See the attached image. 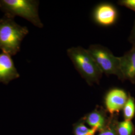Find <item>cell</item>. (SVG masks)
<instances>
[{"instance_id": "6da1fadb", "label": "cell", "mask_w": 135, "mask_h": 135, "mask_svg": "<svg viewBox=\"0 0 135 135\" xmlns=\"http://www.w3.org/2000/svg\"><path fill=\"white\" fill-rule=\"evenodd\" d=\"M28 33L26 27L18 24L14 18L5 15L0 19V49L4 53L14 56L20 51L21 42Z\"/></svg>"}, {"instance_id": "7a4b0ae2", "label": "cell", "mask_w": 135, "mask_h": 135, "mask_svg": "<svg viewBox=\"0 0 135 135\" xmlns=\"http://www.w3.org/2000/svg\"><path fill=\"white\" fill-rule=\"evenodd\" d=\"M68 56L74 67L88 85L99 84L103 73L87 50L81 47L68 49Z\"/></svg>"}, {"instance_id": "3957f363", "label": "cell", "mask_w": 135, "mask_h": 135, "mask_svg": "<svg viewBox=\"0 0 135 135\" xmlns=\"http://www.w3.org/2000/svg\"><path fill=\"white\" fill-rule=\"evenodd\" d=\"M39 4V1L34 0H0V9L5 15L21 17L41 28L43 24L38 14Z\"/></svg>"}, {"instance_id": "277c9868", "label": "cell", "mask_w": 135, "mask_h": 135, "mask_svg": "<svg viewBox=\"0 0 135 135\" xmlns=\"http://www.w3.org/2000/svg\"><path fill=\"white\" fill-rule=\"evenodd\" d=\"M103 74L114 75L123 81L120 57H117L106 47L100 45H91L87 50Z\"/></svg>"}, {"instance_id": "5b68a950", "label": "cell", "mask_w": 135, "mask_h": 135, "mask_svg": "<svg viewBox=\"0 0 135 135\" xmlns=\"http://www.w3.org/2000/svg\"><path fill=\"white\" fill-rule=\"evenodd\" d=\"M118 11L114 5L103 3L97 5L93 12V19L97 24L110 27L115 24L118 19Z\"/></svg>"}, {"instance_id": "8992f818", "label": "cell", "mask_w": 135, "mask_h": 135, "mask_svg": "<svg viewBox=\"0 0 135 135\" xmlns=\"http://www.w3.org/2000/svg\"><path fill=\"white\" fill-rule=\"evenodd\" d=\"M127 93L124 90L115 88L110 90L105 97V105L107 110L111 114L118 113L123 109L128 99Z\"/></svg>"}, {"instance_id": "52a82bcc", "label": "cell", "mask_w": 135, "mask_h": 135, "mask_svg": "<svg viewBox=\"0 0 135 135\" xmlns=\"http://www.w3.org/2000/svg\"><path fill=\"white\" fill-rule=\"evenodd\" d=\"M19 77V74L11 56L4 52L0 53V83L8 85L10 81Z\"/></svg>"}, {"instance_id": "ba28073f", "label": "cell", "mask_w": 135, "mask_h": 135, "mask_svg": "<svg viewBox=\"0 0 135 135\" xmlns=\"http://www.w3.org/2000/svg\"><path fill=\"white\" fill-rule=\"evenodd\" d=\"M120 70L123 81L135 83V46L120 57Z\"/></svg>"}, {"instance_id": "9c48e42d", "label": "cell", "mask_w": 135, "mask_h": 135, "mask_svg": "<svg viewBox=\"0 0 135 135\" xmlns=\"http://www.w3.org/2000/svg\"><path fill=\"white\" fill-rule=\"evenodd\" d=\"M86 122L91 128L97 130H103L106 127V114L102 109H96L87 115Z\"/></svg>"}, {"instance_id": "30bf717a", "label": "cell", "mask_w": 135, "mask_h": 135, "mask_svg": "<svg viewBox=\"0 0 135 135\" xmlns=\"http://www.w3.org/2000/svg\"><path fill=\"white\" fill-rule=\"evenodd\" d=\"M123 110L125 120L131 121L135 115V102L133 97L129 96Z\"/></svg>"}, {"instance_id": "8fae6325", "label": "cell", "mask_w": 135, "mask_h": 135, "mask_svg": "<svg viewBox=\"0 0 135 135\" xmlns=\"http://www.w3.org/2000/svg\"><path fill=\"white\" fill-rule=\"evenodd\" d=\"M134 127L131 121H122L117 126L118 135H132Z\"/></svg>"}, {"instance_id": "7c38bea8", "label": "cell", "mask_w": 135, "mask_h": 135, "mask_svg": "<svg viewBox=\"0 0 135 135\" xmlns=\"http://www.w3.org/2000/svg\"><path fill=\"white\" fill-rule=\"evenodd\" d=\"M97 131L95 128H89L83 123L78 124L75 129V135H95Z\"/></svg>"}, {"instance_id": "4fadbf2b", "label": "cell", "mask_w": 135, "mask_h": 135, "mask_svg": "<svg viewBox=\"0 0 135 135\" xmlns=\"http://www.w3.org/2000/svg\"><path fill=\"white\" fill-rule=\"evenodd\" d=\"M118 4L135 12V0H120L118 2Z\"/></svg>"}, {"instance_id": "5bb4252c", "label": "cell", "mask_w": 135, "mask_h": 135, "mask_svg": "<svg viewBox=\"0 0 135 135\" xmlns=\"http://www.w3.org/2000/svg\"><path fill=\"white\" fill-rule=\"evenodd\" d=\"M99 135H118L117 127L114 124L106 127Z\"/></svg>"}, {"instance_id": "9a60e30c", "label": "cell", "mask_w": 135, "mask_h": 135, "mask_svg": "<svg viewBox=\"0 0 135 135\" xmlns=\"http://www.w3.org/2000/svg\"><path fill=\"white\" fill-rule=\"evenodd\" d=\"M129 41L130 43L132 44L133 46H135V21L133 29L131 33L130 36L129 38Z\"/></svg>"}]
</instances>
